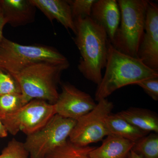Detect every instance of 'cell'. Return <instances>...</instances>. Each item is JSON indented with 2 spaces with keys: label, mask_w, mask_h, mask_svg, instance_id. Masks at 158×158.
<instances>
[{
  "label": "cell",
  "mask_w": 158,
  "mask_h": 158,
  "mask_svg": "<svg viewBox=\"0 0 158 158\" xmlns=\"http://www.w3.org/2000/svg\"><path fill=\"white\" fill-rule=\"evenodd\" d=\"M74 21L76 33L73 40L81 56L78 69L85 78L98 85L106 64L110 40L103 28L90 17Z\"/></svg>",
  "instance_id": "6da1fadb"
},
{
  "label": "cell",
  "mask_w": 158,
  "mask_h": 158,
  "mask_svg": "<svg viewBox=\"0 0 158 158\" xmlns=\"http://www.w3.org/2000/svg\"><path fill=\"white\" fill-rule=\"evenodd\" d=\"M104 75L98 85L95 94L98 102L119 88L145 79L158 77V71L151 69L138 58L123 53L109 41Z\"/></svg>",
  "instance_id": "7a4b0ae2"
},
{
  "label": "cell",
  "mask_w": 158,
  "mask_h": 158,
  "mask_svg": "<svg viewBox=\"0 0 158 158\" xmlns=\"http://www.w3.org/2000/svg\"><path fill=\"white\" fill-rule=\"evenodd\" d=\"M69 62H40L24 69L13 77L21 91L24 105L34 99L43 100L54 104L59 97L57 85Z\"/></svg>",
  "instance_id": "3957f363"
},
{
  "label": "cell",
  "mask_w": 158,
  "mask_h": 158,
  "mask_svg": "<svg viewBox=\"0 0 158 158\" xmlns=\"http://www.w3.org/2000/svg\"><path fill=\"white\" fill-rule=\"evenodd\" d=\"M120 12L119 26L111 43L119 52L138 58L145 28L148 0H118Z\"/></svg>",
  "instance_id": "277c9868"
},
{
  "label": "cell",
  "mask_w": 158,
  "mask_h": 158,
  "mask_svg": "<svg viewBox=\"0 0 158 158\" xmlns=\"http://www.w3.org/2000/svg\"><path fill=\"white\" fill-rule=\"evenodd\" d=\"M43 62L62 63L69 61L52 47L22 45L4 37L0 42V69L13 77L30 65Z\"/></svg>",
  "instance_id": "5b68a950"
},
{
  "label": "cell",
  "mask_w": 158,
  "mask_h": 158,
  "mask_svg": "<svg viewBox=\"0 0 158 158\" xmlns=\"http://www.w3.org/2000/svg\"><path fill=\"white\" fill-rule=\"evenodd\" d=\"M77 120L56 114L41 128L27 136L25 147L31 158H45L68 141Z\"/></svg>",
  "instance_id": "8992f818"
},
{
  "label": "cell",
  "mask_w": 158,
  "mask_h": 158,
  "mask_svg": "<svg viewBox=\"0 0 158 158\" xmlns=\"http://www.w3.org/2000/svg\"><path fill=\"white\" fill-rule=\"evenodd\" d=\"M54 104L34 99L14 113L0 118L8 132L15 135L23 132L27 136L38 131L56 115Z\"/></svg>",
  "instance_id": "52a82bcc"
},
{
  "label": "cell",
  "mask_w": 158,
  "mask_h": 158,
  "mask_svg": "<svg viewBox=\"0 0 158 158\" xmlns=\"http://www.w3.org/2000/svg\"><path fill=\"white\" fill-rule=\"evenodd\" d=\"M113 107V103L107 99L100 100L94 109L77 120L69 141L79 147L102 141L110 135L106 120Z\"/></svg>",
  "instance_id": "ba28073f"
},
{
  "label": "cell",
  "mask_w": 158,
  "mask_h": 158,
  "mask_svg": "<svg viewBox=\"0 0 158 158\" xmlns=\"http://www.w3.org/2000/svg\"><path fill=\"white\" fill-rule=\"evenodd\" d=\"M62 90L54 104L57 115L77 120L96 107L97 104L90 94L73 85L63 84Z\"/></svg>",
  "instance_id": "9c48e42d"
},
{
  "label": "cell",
  "mask_w": 158,
  "mask_h": 158,
  "mask_svg": "<svg viewBox=\"0 0 158 158\" xmlns=\"http://www.w3.org/2000/svg\"><path fill=\"white\" fill-rule=\"evenodd\" d=\"M137 57L151 69L158 71V5L151 1Z\"/></svg>",
  "instance_id": "30bf717a"
},
{
  "label": "cell",
  "mask_w": 158,
  "mask_h": 158,
  "mask_svg": "<svg viewBox=\"0 0 158 158\" xmlns=\"http://www.w3.org/2000/svg\"><path fill=\"white\" fill-rule=\"evenodd\" d=\"M90 17L103 28L112 43L120 21V10L117 1L96 0L92 6Z\"/></svg>",
  "instance_id": "8fae6325"
},
{
  "label": "cell",
  "mask_w": 158,
  "mask_h": 158,
  "mask_svg": "<svg viewBox=\"0 0 158 158\" xmlns=\"http://www.w3.org/2000/svg\"><path fill=\"white\" fill-rule=\"evenodd\" d=\"M51 22L56 20L66 30L76 33L70 5L65 0H30Z\"/></svg>",
  "instance_id": "7c38bea8"
},
{
  "label": "cell",
  "mask_w": 158,
  "mask_h": 158,
  "mask_svg": "<svg viewBox=\"0 0 158 158\" xmlns=\"http://www.w3.org/2000/svg\"><path fill=\"white\" fill-rule=\"evenodd\" d=\"M0 7L12 27L26 25L35 19L36 8L30 0H0Z\"/></svg>",
  "instance_id": "4fadbf2b"
},
{
  "label": "cell",
  "mask_w": 158,
  "mask_h": 158,
  "mask_svg": "<svg viewBox=\"0 0 158 158\" xmlns=\"http://www.w3.org/2000/svg\"><path fill=\"white\" fill-rule=\"evenodd\" d=\"M135 142L110 135L103 140L102 145L94 148L89 153L90 158H127Z\"/></svg>",
  "instance_id": "5bb4252c"
},
{
  "label": "cell",
  "mask_w": 158,
  "mask_h": 158,
  "mask_svg": "<svg viewBox=\"0 0 158 158\" xmlns=\"http://www.w3.org/2000/svg\"><path fill=\"white\" fill-rule=\"evenodd\" d=\"M131 124L146 132L158 133V117L154 113L141 108H131L117 113Z\"/></svg>",
  "instance_id": "9a60e30c"
},
{
  "label": "cell",
  "mask_w": 158,
  "mask_h": 158,
  "mask_svg": "<svg viewBox=\"0 0 158 158\" xmlns=\"http://www.w3.org/2000/svg\"><path fill=\"white\" fill-rule=\"evenodd\" d=\"M110 135L118 136L136 142L148 133L139 129L116 114H110L106 120Z\"/></svg>",
  "instance_id": "2e32d148"
},
{
  "label": "cell",
  "mask_w": 158,
  "mask_h": 158,
  "mask_svg": "<svg viewBox=\"0 0 158 158\" xmlns=\"http://www.w3.org/2000/svg\"><path fill=\"white\" fill-rule=\"evenodd\" d=\"M132 150L141 158H158L157 133H151L139 139Z\"/></svg>",
  "instance_id": "e0dca14e"
},
{
  "label": "cell",
  "mask_w": 158,
  "mask_h": 158,
  "mask_svg": "<svg viewBox=\"0 0 158 158\" xmlns=\"http://www.w3.org/2000/svg\"><path fill=\"white\" fill-rule=\"evenodd\" d=\"M94 147H79L67 141L45 158H90L89 153Z\"/></svg>",
  "instance_id": "ac0fdd59"
},
{
  "label": "cell",
  "mask_w": 158,
  "mask_h": 158,
  "mask_svg": "<svg viewBox=\"0 0 158 158\" xmlns=\"http://www.w3.org/2000/svg\"><path fill=\"white\" fill-rule=\"evenodd\" d=\"M23 106L21 94L0 95V118L16 112Z\"/></svg>",
  "instance_id": "d6986e66"
},
{
  "label": "cell",
  "mask_w": 158,
  "mask_h": 158,
  "mask_svg": "<svg viewBox=\"0 0 158 158\" xmlns=\"http://www.w3.org/2000/svg\"><path fill=\"white\" fill-rule=\"evenodd\" d=\"M29 156L24 143L14 139L3 149L0 158H28Z\"/></svg>",
  "instance_id": "ffe728a7"
},
{
  "label": "cell",
  "mask_w": 158,
  "mask_h": 158,
  "mask_svg": "<svg viewBox=\"0 0 158 158\" xmlns=\"http://www.w3.org/2000/svg\"><path fill=\"white\" fill-rule=\"evenodd\" d=\"M21 94L17 81L10 74L0 69V95Z\"/></svg>",
  "instance_id": "44dd1931"
},
{
  "label": "cell",
  "mask_w": 158,
  "mask_h": 158,
  "mask_svg": "<svg viewBox=\"0 0 158 158\" xmlns=\"http://www.w3.org/2000/svg\"><path fill=\"white\" fill-rule=\"evenodd\" d=\"M96 0L68 1L73 19L77 18L90 17L91 9Z\"/></svg>",
  "instance_id": "7402d4cb"
},
{
  "label": "cell",
  "mask_w": 158,
  "mask_h": 158,
  "mask_svg": "<svg viewBox=\"0 0 158 158\" xmlns=\"http://www.w3.org/2000/svg\"><path fill=\"white\" fill-rule=\"evenodd\" d=\"M154 100H158V77L145 79L136 83Z\"/></svg>",
  "instance_id": "603a6c76"
},
{
  "label": "cell",
  "mask_w": 158,
  "mask_h": 158,
  "mask_svg": "<svg viewBox=\"0 0 158 158\" xmlns=\"http://www.w3.org/2000/svg\"><path fill=\"white\" fill-rule=\"evenodd\" d=\"M6 24H7V21L3 14L2 8L0 7V42L4 37L3 36V30Z\"/></svg>",
  "instance_id": "cb8c5ba5"
},
{
  "label": "cell",
  "mask_w": 158,
  "mask_h": 158,
  "mask_svg": "<svg viewBox=\"0 0 158 158\" xmlns=\"http://www.w3.org/2000/svg\"><path fill=\"white\" fill-rule=\"evenodd\" d=\"M8 135V131L0 118V138H5Z\"/></svg>",
  "instance_id": "d4e9b609"
},
{
  "label": "cell",
  "mask_w": 158,
  "mask_h": 158,
  "mask_svg": "<svg viewBox=\"0 0 158 158\" xmlns=\"http://www.w3.org/2000/svg\"><path fill=\"white\" fill-rule=\"evenodd\" d=\"M127 158H141L133 150H131L128 155Z\"/></svg>",
  "instance_id": "484cf974"
}]
</instances>
